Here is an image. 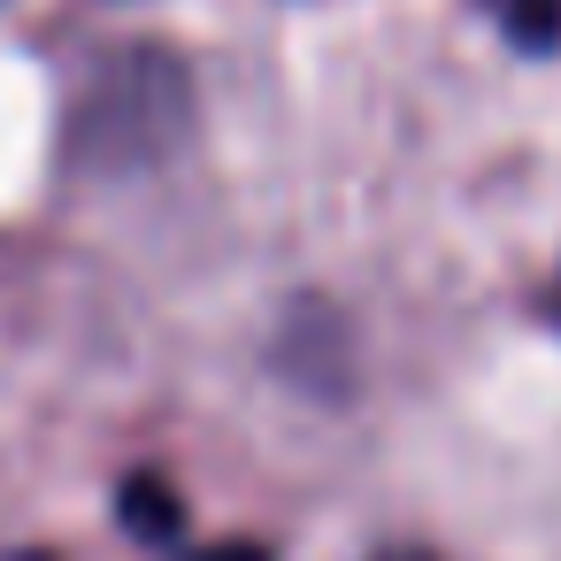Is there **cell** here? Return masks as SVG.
Instances as JSON below:
<instances>
[{
    "instance_id": "obj_1",
    "label": "cell",
    "mask_w": 561,
    "mask_h": 561,
    "mask_svg": "<svg viewBox=\"0 0 561 561\" xmlns=\"http://www.w3.org/2000/svg\"><path fill=\"white\" fill-rule=\"evenodd\" d=\"M484 9H492V24L515 47H530V55H553L561 47V0H484Z\"/></svg>"
},
{
    "instance_id": "obj_2",
    "label": "cell",
    "mask_w": 561,
    "mask_h": 561,
    "mask_svg": "<svg viewBox=\"0 0 561 561\" xmlns=\"http://www.w3.org/2000/svg\"><path fill=\"white\" fill-rule=\"evenodd\" d=\"M377 561H431V553H377Z\"/></svg>"
}]
</instances>
